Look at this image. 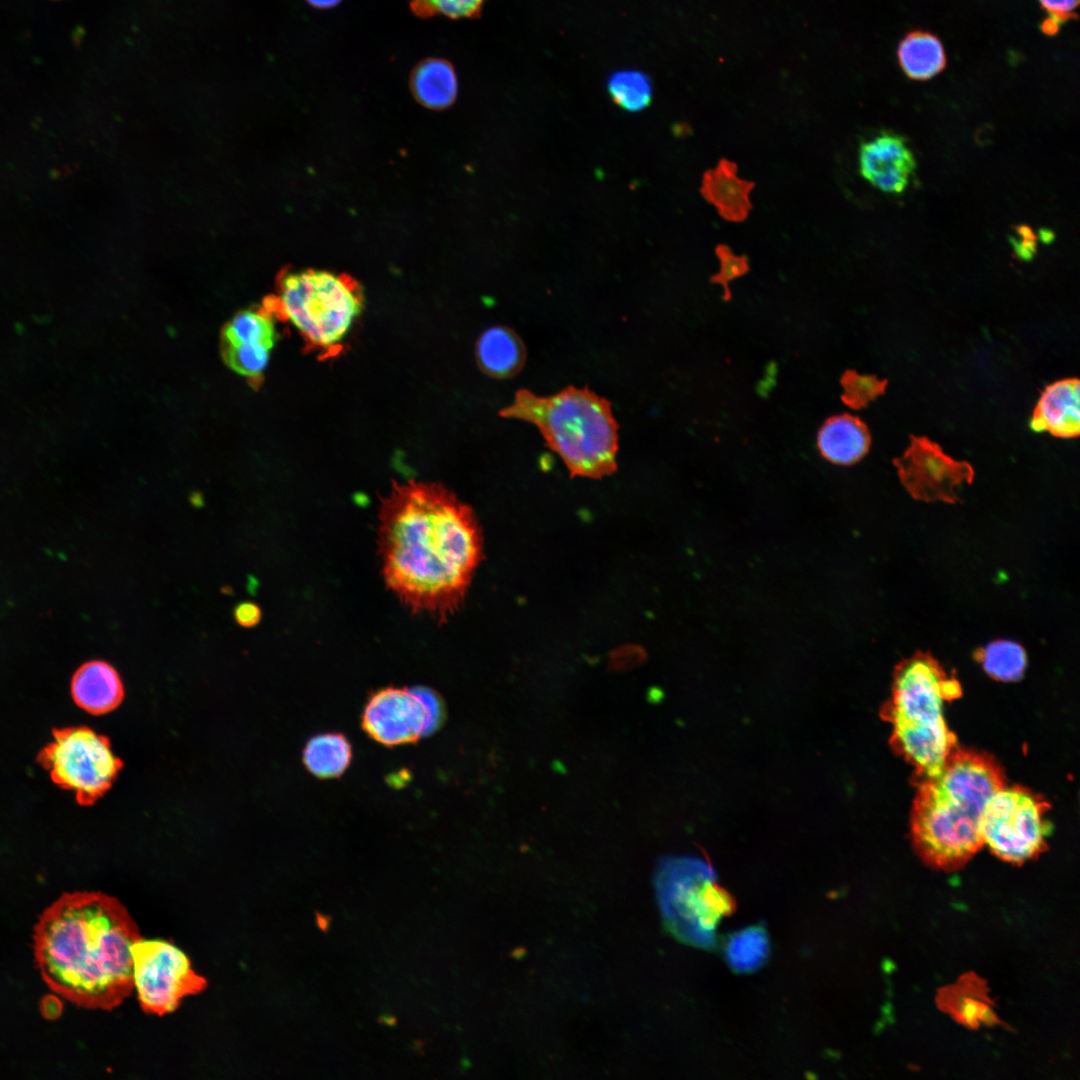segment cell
<instances>
[{
    "label": "cell",
    "mask_w": 1080,
    "mask_h": 1080,
    "mask_svg": "<svg viewBox=\"0 0 1080 1080\" xmlns=\"http://www.w3.org/2000/svg\"><path fill=\"white\" fill-rule=\"evenodd\" d=\"M378 547L388 588L410 610L446 619L461 606L482 556L470 506L441 484H395L379 508Z\"/></svg>",
    "instance_id": "obj_1"
},
{
    "label": "cell",
    "mask_w": 1080,
    "mask_h": 1080,
    "mask_svg": "<svg viewBox=\"0 0 1080 1080\" xmlns=\"http://www.w3.org/2000/svg\"><path fill=\"white\" fill-rule=\"evenodd\" d=\"M141 938L125 906L102 892H66L33 932L37 968L47 986L78 1007L112 1010L133 991L131 947Z\"/></svg>",
    "instance_id": "obj_2"
},
{
    "label": "cell",
    "mask_w": 1080,
    "mask_h": 1080,
    "mask_svg": "<svg viewBox=\"0 0 1080 1080\" xmlns=\"http://www.w3.org/2000/svg\"><path fill=\"white\" fill-rule=\"evenodd\" d=\"M1005 785L992 756L955 748L939 774L920 781L911 811L912 842L930 866L962 867L984 845L981 823L988 799Z\"/></svg>",
    "instance_id": "obj_3"
},
{
    "label": "cell",
    "mask_w": 1080,
    "mask_h": 1080,
    "mask_svg": "<svg viewBox=\"0 0 1080 1080\" xmlns=\"http://www.w3.org/2000/svg\"><path fill=\"white\" fill-rule=\"evenodd\" d=\"M500 415L535 425L571 476L598 479L617 468L618 424L611 403L587 387L568 386L551 396L520 389Z\"/></svg>",
    "instance_id": "obj_4"
},
{
    "label": "cell",
    "mask_w": 1080,
    "mask_h": 1080,
    "mask_svg": "<svg viewBox=\"0 0 1080 1080\" xmlns=\"http://www.w3.org/2000/svg\"><path fill=\"white\" fill-rule=\"evenodd\" d=\"M960 695L958 680L929 654L919 652L896 666L884 710L892 726L890 743L921 780L939 774L957 747L943 707Z\"/></svg>",
    "instance_id": "obj_5"
},
{
    "label": "cell",
    "mask_w": 1080,
    "mask_h": 1080,
    "mask_svg": "<svg viewBox=\"0 0 1080 1080\" xmlns=\"http://www.w3.org/2000/svg\"><path fill=\"white\" fill-rule=\"evenodd\" d=\"M653 882L661 916L671 934L687 944L712 947L719 921L734 910V901L717 884L712 866L693 856L663 857Z\"/></svg>",
    "instance_id": "obj_6"
},
{
    "label": "cell",
    "mask_w": 1080,
    "mask_h": 1080,
    "mask_svg": "<svg viewBox=\"0 0 1080 1080\" xmlns=\"http://www.w3.org/2000/svg\"><path fill=\"white\" fill-rule=\"evenodd\" d=\"M275 304L307 343L329 350L349 333L362 311L363 296L350 277L309 269L282 278Z\"/></svg>",
    "instance_id": "obj_7"
},
{
    "label": "cell",
    "mask_w": 1080,
    "mask_h": 1080,
    "mask_svg": "<svg viewBox=\"0 0 1080 1080\" xmlns=\"http://www.w3.org/2000/svg\"><path fill=\"white\" fill-rule=\"evenodd\" d=\"M36 761L57 786L73 791L82 806L101 798L123 767L109 739L86 726L53 729L52 741L40 750Z\"/></svg>",
    "instance_id": "obj_8"
},
{
    "label": "cell",
    "mask_w": 1080,
    "mask_h": 1080,
    "mask_svg": "<svg viewBox=\"0 0 1080 1080\" xmlns=\"http://www.w3.org/2000/svg\"><path fill=\"white\" fill-rule=\"evenodd\" d=\"M1048 803L1022 786L999 788L988 799L982 817L983 843L1000 859L1020 864L1046 847Z\"/></svg>",
    "instance_id": "obj_9"
},
{
    "label": "cell",
    "mask_w": 1080,
    "mask_h": 1080,
    "mask_svg": "<svg viewBox=\"0 0 1080 1080\" xmlns=\"http://www.w3.org/2000/svg\"><path fill=\"white\" fill-rule=\"evenodd\" d=\"M131 957L133 989L148 1014H169L184 998L207 987V980L194 971L188 956L170 941L139 938L131 947Z\"/></svg>",
    "instance_id": "obj_10"
},
{
    "label": "cell",
    "mask_w": 1080,
    "mask_h": 1080,
    "mask_svg": "<svg viewBox=\"0 0 1080 1080\" xmlns=\"http://www.w3.org/2000/svg\"><path fill=\"white\" fill-rule=\"evenodd\" d=\"M898 476L912 497L922 501L959 500L956 489L974 478L972 466L946 454L927 437L912 436L904 453L894 460Z\"/></svg>",
    "instance_id": "obj_11"
},
{
    "label": "cell",
    "mask_w": 1080,
    "mask_h": 1080,
    "mask_svg": "<svg viewBox=\"0 0 1080 1080\" xmlns=\"http://www.w3.org/2000/svg\"><path fill=\"white\" fill-rule=\"evenodd\" d=\"M361 718L368 736L385 746L414 743L426 737V713L413 687H385L375 691Z\"/></svg>",
    "instance_id": "obj_12"
},
{
    "label": "cell",
    "mask_w": 1080,
    "mask_h": 1080,
    "mask_svg": "<svg viewBox=\"0 0 1080 1080\" xmlns=\"http://www.w3.org/2000/svg\"><path fill=\"white\" fill-rule=\"evenodd\" d=\"M915 168L913 153L899 135L882 133L860 146V173L883 192L902 193Z\"/></svg>",
    "instance_id": "obj_13"
},
{
    "label": "cell",
    "mask_w": 1080,
    "mask_h": 1080,
    "mask_svg": "<svg viewBox=\"0 0 1080 1080\" xmlns=\"http://www.w3.org/2000/svg\"><path fill=\"white\" fill-rule=\"evenodd\" d=\"M1077 378L1055 381L1042 391L1030 419L1034 432L1074 438L1080 432V388Z\"/></svg>",
    "instance_id": "obj_14"
},
{
    "label": "cell",
    "mask_w": 1080,
    "mask_h": 1080,
    "mask_svg": "<svg viewBox=\"0 0 1080 1080\" xmlns=\"http://www.w3.org/2000/svg\"><path fill=\"white\" fill-rule=\"evenodd\" d=\"M75 704L93 715L117 708L124 698V686L117 670L108 662L91 660L82 664L71 679Z\"/></svg>",
    "instance_id": "obj_15"
},
{
    "label": "cell",
    "mask_w": 1080,
    "mask_h": 1080,
    "mask_svg": "<svg viewBox=\"0 0 1080 1080\" xmlns=\"http://www.w3.org/2000/svg\"><path fill=\"white\" fill-rule=\"evenodd\" d=\"M753 188V182L738 177L734 162L721 159L715 168L704 173L700 192L722 218L742 222L752 208L750 193Z\"/></svg>",
    "instance_id": "obj_16"
},
{
    "label": "cell",
    "mask_w": 1080,
    "mask_h": 1080,
    "mask_svg": "<svg viewBox=\"0 0 1080 1080\" xmlns=\"http://www.w3.org/2000/svg\"><path fill=\"white\" fill-rule=\"evenodd\" d=\"M871 436L859 418L842 414L829 418L818 432L817 446L822 456L835 464L859 461L870 448Z\"/></svg>",
    "instance_id": "obj_17"
},
{
    "label": "cell",
    "mask_w": 1080,
    "mask_h": 1080,
    "mask_svg": "<svg viewBox=\"0 0 1080 1080\" xmlns=\"http://www.w3.org/2000/svg\"><path fill=\"white\" fill-rule=\"evenodd\" d=\"M480 369L488 376L506 379L517 375L526 360V349L516 332L505 326L486 329L476 343Z\"/></svg>",
    "instance_id": "obj_18"
},
{
    "label": "cell",
    "mask_w": 1080,
    "mask_h": 1080,
    "mask_svg": "<svg viewBox=\"0 0 1080 1080\" xmlns=\"http://www.w3.org/2000/svg\"><path fill=\"white\" fill-rule=\"evenodd\" d=\"M409 85L416 101L432 110L448 108L458 94V81L452 63L438 57L418 62L411 71Z\"/></svg>",
    "instance_id": "obj_19"
},
{
    "label": "cell",
    "mask_w": 1080,
    "mask_h": 1080,
    "mask_svg": "<svg viewBox=\"0 0 1080 1080\" xmlns=\"http://www.w3.org/2000/svg\"><path fill=\"white\" fill-rule=\"evenodd\" d=\"M897 58L903 72L913 80H928L946 65L940 39L925 31L908 33L898 45Z\"/></svg>",
    "instance_id": "obj_20"
},
{
    "label": "cell",
    "mask_w": 1080,
    "mask_h": 1080,
    "mask_svg": "<svg viewBox=\"0 0 1080 1080\" xmlns=\"http://www.w3.org/2000/svg\"><path fill=\"white\" fill-rule=\"evenodd\" d=\"M352 760V747L345 735L327 732L313 736L303 751V763L314 776L340 777Z\"/></svg>",
    "instance_id": "obj_21"
},
{
    "label": "cell",
    "mask_w": 1080,
    "mask_h": 1080,
    "mask_svg": "<svg viewBox=\"0 0 1080 1080\" xmlns=\"http://www.w3.org/2000/svg\"><path fill=\"white\" fill-rule=\"evenodd\" d=\"M768 953V936L759 926L734 933L725 946L726 960L730 967L738 972H750L759 968L766 961Z\"/></svg>",
    "instance_id": "obj_22"
},
{
    "label": "cell",
    "mask_w": 1080,
    "mask_h": 1080,
    "mask_svg": "<svg viewBox=\"0 0 1080 1080\" xmlns=\"http://www.w3.org/2000/svg\"><path fill=\"white\" fill-rule=\"evenodd\" d=\"M987 674L999 681H1016L1023 676L1027 664L1023 647L1008 640L989 643L977 655Z\"/></svg>",
    "instance_id": "obj_23"
},
{
    "label": "cell",
    "mask_w": 1080,
    "mask_h": 1080,
    "mask_svg": "<svg viewBox=\"0 0 1080 1080\" xmlns=\"http://www.w3.org/2000/svg\"><path fill=\"white\" fill-rule=\"evenodd\" d=\"M224 344H263L273 347L275 329L271 317L264 311H243L224 329Z\"/></svg>",
    "instance_id": "obj_24"
},
{
    "label": "cell",
    "mask_w": 1080,
    "mask_h": 1080,
    "mask_svg": "<svg viewBox=\"0 0 1080 1080\" xmlns=\"http://www.w3.org/2000/svg\"><path fill=\"white\" fill-rule=\"evenodd\" d=\"M608 92L613 101L622 109L637 112L650 104L652 84L645 73L636 70H624L616 72L610 77Z\"/></svg>",
    "instance_id": "obj_25"
},
{
    "label": "cell",
    "mask_w": 1080,
    "mask_h": 1080,
    "mask_svg": "<svg viewBox=\"0 0 1080 1080\" xmlns=\"http://www.w3.org/2000/svg\"><path fill=\"white\" fill-rule=\"evenodd\" d=\"M271 349L263 344H224V360L238 374L258 377L267 366Z\"/></svg>",
    "instance_id": "obj_26"
},
{
    "label": "cell",
    "mask_w": 1080,
    "mask_h": 1080,
    "mask_svg": "<svg viewBox=\"0 0 1080 1080\" xmlns=\"http://www.w3.org/2000/svg\"><path fill=\"white\" fill-rule=\"evenodd\" d=\"M841 385L842 401L853 409H861L885 392L887 380L848 370L841 377Z\"/></svg>",
    "instance_id": "obj_27"
},
{
    "label": "cell",
    "mask_w": 1080,
    "mask_h": 1080,
    "mask_svg": "<svg viewBox=\"0 0 1080 1080\" xmlns=\"http://www.w3.org/2000/svg\"><path fill=\"white\" fill-rule=\"evenodd\" d=\"M485 0H410L412 13L423 19L444 16L449 19L478 17Z\"/></svg>",
    "instance_id": "obj_28"
},
{
    "label": "cell",
    "mask_w": 1080,
    "mask_h": 1080,
    "mask_svg": "<svg viewBox=\"0 0 1080 1080\" xmlns=\"http://www.w3.org/2000/svg\"><path fill=\"white\" fill-rule=\"evenodd\" d=\"M715 253L719 259L720 270L711 277V282L721 285L724 290L723 298L729 300L731 298L729 282L749 271L748 259L744 255L734 254L728 246L723 244L716 247Z\"/></svg>",
    "instance_id": "obj_29"
},
{
    "label": "cell",
    "mask_w": 1080,
    "mask_h": 1080,
    "mask_svg": "<svg viewBox=\"0 0 1080 1080\" xmlns=\"http://www.w3.org/2000/svg\"><path fill=\"white\" fill-rule=\"evenodd\" d=\"M424 706L427 717L426 736L433 734L443 724L446 716L444 702L432 689L427 687H413Z\"/></svg>",
    "instance_id": "obj_30"
},
{
    "label": "cell",
    "mask_w": 1080,
    "mask_h": 1080,
    "mask_svg": "<svg viewBox=\"0 0 1080 1080\" xmlns=\"http://www.w3.org/2000/svg\"><path fill=\"white\" fill-rule=\"evenodd\" d=\"M1038 2L1049 16L1047 19L1058 26L1075 15L1074 12L1079 4V0H1038Z\"/></svg>",
    "instance_id": "obj_31"
},
{
    "label": "cell",
    "mask_w": 1080,
    "mask_h": 1080,
    "mask_svg": "<svg viewBox=\"0 0 1080 1080\" xmlns=\"http://www.w3.org/2000/svg\"><path fill=\"white\" fill-rule=\"evenodd\" d=\"M1010 239L1013 249L1019 258L1022 260H1030L1033 257L1036 250V238L1028 226L1021 225L1015 227V231Z\"/></svg>",
    "instance_id": "obj_32"
},
{
    "label": "cell",
    "mask_w": 1080,
    "mask_h": 1080,
    "mask_svg": "<svg viewBox=\"0 0 1080 1080\" xmlns=\"http://www.w3.org/2000/svg\"><path fill=\"white\" fill-rule=\"evenodd\" d=\"M233 616L238 625L244 628H251L260 622L262 612L257 604L250 601H243L235 606Z\"/></svg>",
    "instance_id": "obj_33"
},
{
    "label": "cell",
    "mask_w": 1080,
    "mask_h": 1080,
    "mask_svg": "<svg viewBox=\"0 0 1080 1080\" xmlns=\"http://www.w3.org/2000/svg\"><path fill=\"white\" fill-rule=\"evenodd\" d=\"M41 1011L46 1018L55 1019L62 1011V1004L57 997L49 995L42 999Z\"/></svg>",
    "instance_id": "obj_34"
},
{
    "label": "cell",
    "mask_w": 1080,
    "mask_h": 1080,
    "mask_svg": "<svg viewBox=\"0 0 1080 1080\" xmlns=\"http://www.w3.org/2000/svg\"><path fill=\"white\" fill-rule=\"evenodd\" d=\"M310 6L317 9H330L337 6L342 0H305Z\"/></svg>",
    "instance_id": "obj_35"
}]
</instances>
